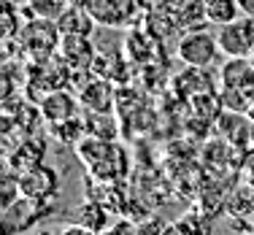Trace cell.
Instances as JSON below:
<instances>
[{
	"mask_svg": "<svg viewBox=\"0 0 254 235\" xmlns=\"http://www.w3.org/2000/svg\"><path fill=\"white\" fill-rule=\"evenodd\" d=\"M19 184H22V197L41 200V203H52L54 197L63 192L60 173L54 171V168H46V165H38V168H33V171L22 173Z\"/></svg>",
	"mask_w": 254,
	"mask_h": 235,
	"instance_id": "277c9868",
	"label": "cell"
},
{
	"mask_svg": "<svg viewBox=\"0 0 254 235\" xmlns=\"http://www.w3.org/2000/svg\"><path fill=\"white\" fill-rule=\"evenodd\" d=\"M5 3H14V5H22V0H5Z\"/></svg>",
	"mask_w": 254,
	"mask_h": 235,
	"instance_id": "603a6c76",
	"label": "cell"
},
{
	"mask_svg": "<svg viewBox=\"0 0 254 235\" xmlns=\"http://www.w3.org/2000/svg\"><path fill=\"white\" fill-rule=\"evenodd\" d=\"M78 225L89 227L92 233H106L108 227V208L103 206L100 200H95V197H89V200L81 203V208H78Z\"/></svg>",
	"mask_w": 254,
	"mask_h": 235,
	"instance_id": "8fae6325",
	"label": "cell"
},
{
	"mask_svg": "<svg viewBox=\"0 0 254 235\" xmlns=\"http://www.w3.org/2000/svg\"><path fill=\"white\" fill-rule=\"evenodd\" d=\"M249 119H254V89L249 92Z\"/></svg>",
	"mask_w": 254,
	"mask_h": 235,
	"instance_id": "44dd1931",
	"label": "cell"
},
{
	"mask_svg": "<svg viewBox=\"0 0 254 235\" xmlns=\"http://www.w3.org/2000/svg\"><path fill=\"white\" fill-rule=\"evenodd\" d=\"M114 89L111 84H108V78H95V81L84 84L81 87V98H78V103H81L87 111H98V114H108V108L114 103Z\"/></svg>",
	"mask_w": 254,
	"mask_h": 235,
	"instance_id": "52a82bcc",
	"label": "cell"
},
{
	"mask_svg": "<svg viewBox=\"0 0 254 235\" xmlns=\"http://www.w3.org/2000/svg\"><path fill=\"white\" fill-rule=\"evenodd\" d=\"M162 230H165V222H162L160 216H149V219H143L135 225L138 235H162Z\"/></svg>",
	"mask_w": 254,
	"mask_h": 235,
	"instance_id": "e0dca14e",
	"label": "cell"
},
{
	"mask_svg": "<svg viewBox=\"0 0 254 235\" xmlns=\"http://www.w3.org/2000/svg\"><path fill=\"white\" fill-rule=\"evenodd\" d=\"M162 235H190L184 230V227L179 225V222H173V225H165V230H162Z\"/></svg>",
	"mask_w": 254,
	"mask_h": 235,
	"instance_id": "d6986e66",
	"label": "cell"
},
{
	"mask_svg": "<svg viewBox=\"0 0 254 235\" xmlns=\"http://www.w3.org/2000/svg\"><path fill=\"white\" fill-rule=\"evenodd\" d=\"M176 54L187 68H208V65L216 62V54H222V52H219V41H216L214 33L195 27L179 38Z\"/></svg>",
	"mask_w": 254,
	"mask_h": 235,
	"instance_id": "6da1fadb",
	"label": "cell"
},
{
	"mask_svg": "<svg viewBox=\"0 0 254 235\" xmlns=\"http://www.w3.org/2000/svg\"><path fill=\"white\" fill-rule=\"evenodd\" d=\"M84 124H87V132L95 138H103V141H111L114 135H117V127L111 124V119H108V114H98V111H89V117L84 119Z\"/></svg>",
	"mask_w": 254,
	"mask_h": 235,
	"instance_id": "5bb4252c",
	"label": "cell"
},
{
	"mask_svg": "<svg viewBox=\"0 0 254 235\" xmlns=\"http://www.w3.org/2000/svg\"><path fill=\"white\" fill-rule=\"evenodd\" d=\"M30 14L33 16H44V19L57 22L65 11V0H30Z\"/></svg>",
	"mask_w": 254,
	"mask_h": 235,
	"instance_id": "9a60e30c",
	"label": "cell"
},
{
	"mask_svg": "<svg viewBox=\"0 0 254 235\" xmlns=\"http://www.w3.org/2000/svg\"><path fill=\"white\" fill-rule=\"evenodd\" d=\"M249 59H252V65H254V52H252V54H249Z\"/></svg>",
	"mask_w": 254,
	"mask_h": 235,
	"instance_id": "cb8c5ba5",
	"label": "cell"
},
{
	"mask_svg": "<svg viewBox=\"0 0 254 235\" xmlns=\"http://www.w3.org/2000/svg\"><path fill=\"white\" fill-rule=\"evenodd\" d=\"M219 52L225 57H249L254 52V16H238L216 33Z\"/></svg>",
	"mask_w": 254,
	"mask_h": 235,
	"instance_id": "3957f363",
	"label": "cell"
},
{
	"mask_svg": "<svg viewBox=\"0 0 254 235\" xmlns=\"http://www.w3.org/2000/svg\"><path fill=\"white\" fill-rule=\"evenodd\" d=\"M49 132L57 138V141H63V143H73V141H78V138H84L87 124H84L78 117H73V119H65V122L49 124Z\"/></svg>",
	"mask_w": 254,
	"mask_h": 235,
	"instance_id": "4fadbf2b",
	"label": "cell"
},
{
	"mask_svg": "<svg viewBox=\"0 0 254 235\" xmlns=\"http://www.w3.org/2000/svg\"><path fill=\"white\" fill-rule=\"evenodd\" d=\"M44 154H46V146L38 141V138H25V141L19 143V149L11 154L8 168H11V171H16V173L22 176V173L33 171V168L44 165V162H41V160H44Z\"/></svg>",
	"mask_w": 254,
	"mask_h": 235,
	"instance_id": "9c48e42d",
	"label": "cell"
},
{
	"mask_svg": "<svg viewBox=\"0 0 254 235\" xmlns=\"http://www.w3.org/2000/svg\"><path fill=\"white\" fill-rule=\"evenodd\" d=\"M219 87L233 92H252L254 89V65L249 57H227L219 68Z\"/></svg>",
	"mask_w": 254,
	"mask_h": 235,
	"instance_id": "5b68a950",
	"label": "cell"
},
{
	"mask_svg": "<svg viewBox=\"0 0 254 235\" xmlns=\"http://www.w3.org/2000/svg\"><path fill=\"white\" fill-rule=\"evenodd\" d=\"M49 211H52V203L19 197V200L11 203L8 208H3V235H22V233H27L33 225H41V219H46Z\"/></svg>",
	"mask_w": 254,
	"mask_h": 235,
	"instance_id": "7a4b0ae2",
	"label": "cell"
},
{
	"mask_svg": "<svg viewBox=\"0 0 254 235\" xmlns=\"http://www.w3.org/2000/svg\"><path fill=\"white\" fill-rule=\"evenodd\" d=\"M205 16H208L211 25L222 27V25L235 22L244 14H241V8H238V0H205Z\"/></svg>",
	"mask_w": 254,
	"mask_h": 235,
	"instance_id": "7c38bea8",
	"label": "cell"
},
{
	"mask_svg": "<svg viewBox=\"0 0 254 235\" xmlns=\"http://www.w3.org/2000/svg\"><path fill=\"white\" fill-rule=\"evenodd\" d=\"M57 235H98V233H92L89 230V227H84V225H68V227H63V230H60Z\"/></svg>",
	"mask_w": 254,
	"mask_h": 235,
	"instance_id": "ac0fdd59",
	"label": "cell"
},
{
	"mask_svg": "<svg viewBox=\"0 0 254 235\" xmlns=\"http://www.w3.org/2000/svg\"><path fill=\"white\" fill-rule=\"evenodd\" d=\"M238 8L244 16H254V0H238Z\"/></svg>",
	"mask_w": 254,
	"mask_h": 235,
	"instance_id": "ffe728a7",
	"label": "cell"
},
{
	"mask_svg": "<svg viewBox=\"0 0 254 235\" xmlns=\"http://www.w3.org/2000/svg\"><path fill=\"white\" fill-rule=\"evenodd\" d=\"M205 222H211L208 216H203L200 211H190L187 216L179 219V225L190 235H214V227H200V225H205Z\"/></svg>",
	"mask_w": 254,
	"mask_h": 235,
	"instance_id": "2e32d148",
	"label": "cell"
},
{
	"mask_svg": "<svg viewBox=\"0 0 254 235\" xmlns=\"http://www.w3.org/2000/svg\"><path fill=\"white\" fill-rule=\"evenodd\" d=\"M35 235H57V233H52V230H38Z\"/></svg>",
	"mask_w": 254,
	"mask_h": 235,
	"instance_id": "7402d4cb",
	"label": "cell"
},
{
	"mask_svg": "<svg viewBox=\"0 0 254 235\" xmlns=\"http://www.w3.org/2000/svg\"><path fill=\"white\" fill-rule=\"evenodd\" d=\"M57 27L63 35H81V38H87L92 33V16L87 14V8H65L63 16L57 19Z\"/></svg>",
	"mask_w": 254,
	"mask_h": 235,
	"instance_id": "30bf717a",
	"label": "cell"
},
{
	"mask_svg": "<svg viewBox=\"0 0 254 235\" xmlns=\"http://www.w3.org/2000/svg\"><path fill=\"white\" fill-rule=\"evenodd\" d=\"M78 111V100L68 89H52L44 100H41V119L49 124L65 122V119H73Z\"/></svg>",
	"mask_w": 254,
	"mask_h": 235,
	"instance_id": "8992f818",
	"label": "cell"
},
{
	"mask_svg": "<svg viewBox=\"0 0 254 235\" xmlns=\"http://www.w3.org/2000/svg\"><path fill=\"white\" fill-rule=\"evenodd\" d=\"M89 49L92 46L87 44V38L65 35V41L60 44V57H63L65 68H89V65H95V52Z\"/></svg>",
	"mask_w": 254,
	"mask_h": 235,
	"instance_id": "ba28073f",
	"label": "cell"
}]
</instances>
